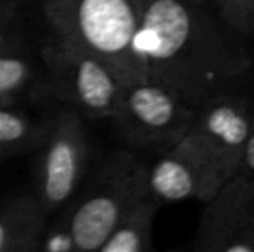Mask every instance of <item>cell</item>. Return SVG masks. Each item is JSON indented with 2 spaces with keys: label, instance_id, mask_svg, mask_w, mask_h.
Wrapping results in <instances>:
<instances>
[{
  "label": "cell",
  "instance_id": "obj_6",
  "mask_svg": "<svg viewBox=\"0 0 254 252\" xmlns=\"http://www.w3.org/2000/svg\"><path fill=\"white\" fill-rule=\"evenodd\" d=\"M38 149L35 192L52 218L76 195L88 175L90 142L83 118L69 107L57 111Z\"/></svg>",
  "mask_w": 254,
  "mask_h": 252
},
{
  "label": "cell",
  "instance_id": "obj_20",
  "mask_svg": "<svg viewBox=\"0 0 254 252\" xmlns=\"http://www.w3.org/2000/svg\"><path fill=\"white\" fill-rule=\"evenodd\" d=\"M251 44H253V54H254V37H253V42H251Z\"/></svg>",
  "mask_w": 254,
  "mask_h": 252
},
{
  "label": "cell",
  "instance_id": "obj_4",
  "mask_svg": "<svg viewBox=\"0 0 254 252\" xmlns=\"http://www.w3.org/2000/svg\"><path fill=\"white\" fill-rule=\"evenodd\" d=\"M40 61L45 94L83 119H111L127 85L111 64L51 35Z\"/></svg>",
  "mask_w": 254,
  "mask_h": 252
},
{
  "label": "cell",
  "instance_id": "obj_10",
  "mask_svg": "<svg viewBox=\"0 0 254 252\" xmlns=\"http://www.w3.org/2000/svg\"><path fill=\"white\" fill-rule=\"evenodd\" d=\"M49 221L35 190L0 199V252H38Z\"/></svg>",
  "mask_w": 254,
  "mask_h": 252
},
{
  "label": "cell",
  "instance_id": "obj_1",
  "mask_svg": "<svg viewBox=\"0 0 254 252\" xmlns=\"http://www.w3.org/2000/svg\"><path fill=\"white\" fill-rule=\"evenodd\" d=\"M133 50L145 78L194 107L254 87L253 44L223 23L211 0H144Z\"/></svg>",
  "mask_w": 254,
  "mask_h": 252
},
{
  "label": "cell",
  "instance_id": "obj_2",
  "mask_svg": "<svg viewBox=\"0 0 254 252\" xmlns=\"http://www.w3.org/2000/svg\"><path fill=\"white\" fill-rule=\"evenodd\" d=\"M49 35L99 55L125 81L145 78L133 42L144 0H37Z\"/></svg>",
  "mask_w": 254,
  "mask_h": 252
},
{
  "label": "cell",
  "instance_id": "obj_17",
  "mask_svg": "<svg viewBox=\"0 0 254 252\" xmlns=\"http://www.w3.org/2000/svg\"><path fill=\"white\" fill-rule=\"evenodd\" d=\"M241 175L248 176L254 180V88H253V111H251V131H249L248 144H246L244 154H242V161L239 166Z\"/></svg>",
  "mask_w": 254,
  "mask_h": 252
},
{
  "label": "cell",
  "instance_id": "obj_19",
  "mask_svg": "<svg viewBox=\"0 0 254 252\" xmlns=\"http://www.w3.org/2000/svg\"><path fill=\"white\" fill-rule=\"evenodd\" d=\"M14 2H16V3H19V5H21V7H23V5H24V3L31 2V0H14Z\"/></svg>",
  "mask_w": 254,
  "mask_h": 252
},
{
  "label": "cell",
  "instance_id": "obj_16",
  "mask_svg": "<svg viewBox=\"0 0 254 252\" xmlns=\"http://www.w3.org/2000/svg\"><path fill=\"white\" fill-rule=\"evenodd\" d=\"M21 5L14 0H0V31L19 30Z\"/></svg>",
  "mask_w": 254,
  "mask_h": 252
},
{
  "label": "cell",
  "instance_id": "obj_11",
  "mask_svg": "<svg viewBox=\"0 0 254 252\" xmlns=\"http://www.w3.org/2000/svg\"><path fill=\"white\" fill-rule=\"evenodd\" d=\"M161 204L151 195L135 202L116 223L97 252H149L152 251L154 218Z\"/></svg>",
  "mask_w": 254,
  "mask_h": 252
},
{
  "label": "cell",
  "instance_id": "obj_15",
  "mask_svg": "<svg viewBox=\"0 0 254 252\" xmlns=\"http://www.w3.org/2000/svg\"><path fill=\"white\" fill-rule=\"evenodd\" d=\"M40 251L45 252H76L74 240L71 235V230L63 219L57 216L56 221H49L47 228L42 237Z\"/></svg>",
  "mask_w": 254,
  "mask_h": 252
},
{
  "label": "cell",
  "instance_id": "obj_18",
  "mask_svg": "<svg viewBox=\"0 0 254 252\" xmlns=\"http://www.w3.org/2000/svg\"><path fill=\"white\" fill-rule=\"evenodd\" d=\"M19 152L14 151V149L10 147H5V145H0V161H3V159H9L12 157V155H17Z\"/></svg>",
  "mask_w": 254,
  "mask_h": 252
},
{
  "label": "cell",
  "instance_id": "obj_14",
  "mask_svg": "<svg viewBox=\"0 0 254 252\" xmlns=\"http://www.w3.org/2000/svg\"><path fill=\"white\" fill-rule=\"evenodd\" d=\"M211 3L228 28L253 42L254 0H211Z\"/></svg>",
  "mask_w": 254,
  "mask_h": 252
},
{
  "label": "cell",
  "instance_id": "obj_3",
  "mask_svg": "<svg viewBox=\"0 0 254 252\" xmlns=\"http://www.w3.org/2000/svg\"><path fill=\"white\" fill-rule=\"evenodd\" d=\"M147 162L130 149L107 152L83 190L57 214L71 230L76 252H94L147 190Z\"/></svg>",
  "mask_w": 254,
  "mask_h": 252
},
{
  "label": "cell",
  "instance_id": "obj_9",
  "mask_svg": "<svg viewBox=\"0 0 254 252\" xmlns=\"http://www.w3.org/2000/svg\"><path fill=\"white\" fill-rule=\"evenodd\" d=\"M254 88V87H253ZM253 88L214 97L197 107L190 133L213 155L227 178L239 171L251 131Z\"/></svg>",
  "mask_w": 254,
  "mask_h": 252
},
{
  "label": "cell",
  "instance_id": "obj_13",
  "mask_svg": "<svg viewBox=\"0 0 254 252\" xmlns=\"http://www.w3.org/2000/svg\"><path fill=\"white\" fill-rule=\"evenodd\" d=\"M51 128L49 119H35L10 105H0V145L17 152L38 149Z\"/></svg>",
  "mask_w": 254,
  "mask_h": 252
},
{
  "label": "cell",
  "instance_id": "obj_12",
  "mask_svg": "<svg viewBox=\"0 0 254 252\" xmlns=\"http://www.w3.org/2000/svg\"><path fill=\"white\" fill-rule=\"evenodd\" d=\"M38 69L21 35L0 47V105H12L37 87Z\"/></svg>",
  "mask_w": 254,
  "mask_h": 252
},
{
  "label": "cell",
  "instance_id": "obj_7",
  "mask_svg": "<svg viewBox=\"0 0 254 252\" xmlns=\"http://www.w3.org/2000/svg\"><path fill=\"white\" fill-rule=\"evenodd\" d=\"M227 180L213 155L190 131L173 147L157 154L147 168L149 195L161 205L184 201L206 202Z\"/></svg>",
  "mask_w": 254,
  "mask_h": 252
},
{
  "label": "cell",
  "instance_id": "obj_8",
  "mask_svg": "<svg viewBox=\"0 0 254 252\" xmlns=\"http://www.w3.org/2000/svg\"><path fill=\"white\" fill-rule=\"evenodd\" d=\"M204 207L189 251L254 252V180L235 173Z\"/></svg>",
  "mask_w": 254,
  "mask_h": 252
},
{
  "label": "cell",
  "instance_id": "obj_5",
  "mask_svg": "<svg viewBox=\"0 0 254 252\" xmlns=\"http://www.w3.org/2000/svg\"><path fill=\"white\" fill-rule=\"evenodd\" d=\"M197 107L151 78L128 81L111 116L118 137L130 151H168L194 125Z\"/></svg>",
  "mask_w": 254,
  "mask_h": 252
}]
</instances>
